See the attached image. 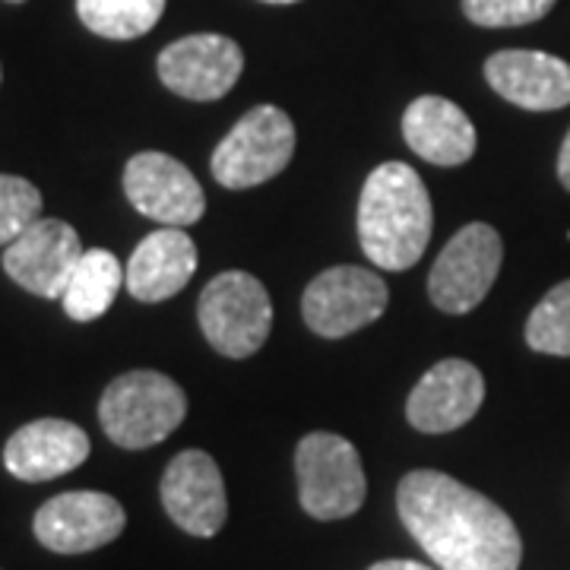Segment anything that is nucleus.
I'll return each mask as SVG.
<instances>
[{"mask_svg": "<svg viewBox=\"0 0 570 570\" xmlns=\"http://www.w3.org/2000/svg\"><path fill=\"white\" fill-rule=\"evenodd\" d=\"M264 3H295V0H264Z\"/></svg>", "mask_w": 570, "mask_h": 570, "instance_id": "nucleus-26", "label": "nucleus"}, {"mask_svg": "<svg viewBox=\"0 0 570 570\" xmlns=\"http://www.w3.org/2000/svg\"><path fill=\"white\" fill-rule=\"evenodd\" d=\"M127 527L121 501L105 491H63L48 498L32 520V532L55 554H86L115 542Z\"/></svg>", "mask_w": 570, "mask_h": 570, "instance_id": "nucleus-9", "label": "nucleus"}, {"mask_svg": "<svg viewBox=\"0 0 570 570\" xmlns=\"http://www.w3.org/2000/svg\"><path fill=\"white\" fill-rule=\"evenodd\" d=\"M504 264V242L485 223L460 228L428 273V298L444 314H469L485 302Z\"/></svg>", "mask_w": 570, "mask_h": 570, "instance_id": "nucleus-7", "label": "nucleus"}, {"mask_svg": "<svg viewBox=\"0 0 570 570\" xmlns=\"http://www.w3.org/2000/svg\"><path fill=\"white\" fill-rule=\"evenodd\" d=\"M367 570H434L428 564H419V561H406V558H390V561H377Z\"/></svg>", "mask_w": 570, "mask_h": 570, "instance_id": "nucleus-24", "label": "nucleus"}, {"mask_svg": "<svg viewBox=\"0 0 570 570\" xmlns=\"http://www.w3.org/2000/svg\"><path fill=\"white\" fill-rule=\"evenodd\" d=\"M121 285L124 266L111 250H105V247L82 250L80 264H77L61 295L67 317L80 321V324H89V321L102 317L105 311L115 305Z\"/></svg>", "mask_w": 570, "mask_h": 570, "instance_id": "nucleus-19", "label": "nucleus"}, {"mask_svg": "<svg viewBox=\"0 0 570 570\" xmlns=\"http://www.w3.org/2000/svg\"><path fill=\"white\" fill-rule=\"evenodd\" d=\"M431 197L415 168L384 163L367 175L358 200V242L365 257L384 269L419 264L431 242Z\"/></svg>", "mask_w": 570, "mask_h": 570, "instance_id": "nucleus-2", "label": "nucleus"}, {"mask_svg": "<svg viewBox=\"0 0 570 570\" xmlns=\"http://www.w3.org/2000/svg\"><path fill=\"white\" fill-rule=\"evenodd\" d=\"M10 3H22V0H10Z\"/></svg>", "mask_w": 570, "mask_h": 570, "instance_id": "nucleus-27", "label": "nucleus"}, {"mask_svg": "<svg viewBox=\"0 0 570 570\" xmlns=\"http://www.w3.org/2000/svg\"><path fill=\"white\" fill-rule=\"evenodd\" d=\"M409 535L441 570H520L523 539L491 498L438 469H415L396 489Z\"/></svg>", "mask_w": 570, "mask_h": 570, "instance_id": "nucleus-1", "label": "nucleus"}, {"mask_svg": "<svg viewBox=\"0 0 570 570\" xmlns=\"http://www.w3.org/2000/svg\"><path fill=\"white\" fill-rule=\"evenodd\" d=\"M197 321L206 343L225 358H247L261 352L273 326V302L257 276L245 269L219 273L200 292Z\"/></svg>", "mask_w": 570, "mask_h": 570, "instance_id": "nucleus-5", "label": "nucleus"}, {"mask_svg": "<svg viewBox=\"0 0 570 570\" xmlns=\"http://www.w3.org/2000/svg\"><path fill=\"white\" fill-rule=\"evenodd\" d=\"M156 67L165 89H171L175 96L190 102H216L238 82L245 70V55L232 39L200 32L171 41Z\"/></svg>", "mask_w": 570, "mask_h": 570, "instance_id": "nucleus-11", "label": "nucleus"}, {"mask_svg": "<svg viewBox=\"0 0 570 570\" xmlns=\"http://www.w3.org/2000/svg\"><path fill=\"white\" fill-rule=\"evenodd\" d=\"M165 0H77L82 26L102 39L130 41L163 20Z\"/></svg>", "mask_w": 570, "mask_h": 570, "instance_id": "nucleus-20", "label": "nucleus"}, {"mask_svg": "<svg viewBox=\"0 0 570 570\" xmlns=\"http://www.w3.org/2000/svg\"><path fill=\"white\" fill-rule=\"evenodd\" d=\"M558 0H463L469 22L485 29H510L546 20Z\"/></svg>", "mask_w": 570, "mask_h": 570, "instance_id": "nucleus-23", "label": "nucleus"}, {"mask_svg": "<svg viewBox=\"0 0 570 570\" xmlns=\"http://www.w3.org/2000/svg\"><path fill=\"white\" fill-rule=\"evenodd\" d=\"M485 80L501 99L527 111H558L570 105V63L546 51H498L485 61Z\"/></svg>", "mask_w": 570, "mask_h": 570, "instance_id": "nucleus-16", "label": "nucleus"}, {"mask_svg": "<svg viewBox=\"0 0 570 570\" xmlns=\"http://www.w3.org/2000/svg\"><path fill=\"white\" fill-rule=\"evenodd\" d=\"M527 346L542 355H570V279L558 283L532 307L527 321Z\"/></svg>", "mask_w": 570, "mask_h": 570, "instance_id": "nucleus-21", "label": "nucleus"}, {"mask_svg": "<svg viewBox=\"0 0 570 570\" xmlns=\"http://www.w3.org/2000/svg\"><path fill=\"white\" fill-rule=\"evenodd\" d=\"M41 219L39 187L17 175H0V247L13 245L29 225Z\"/></svg>", "mask_w": 570, "mask_h": 570, "instance_id": "nucleus-22", "label": "nucleus"}, {"mask_svg": "<svg viewBox=\"0 0 570 570\" xmlns=\"http://www.w3.org/2000/svg\"><path fill=\"white\" fill-rule=\"evenodd\" d=\"M295 153V124L276 105H257L228 130L213 153V178L228 190H247L283 175Z\"/></svg>", "mask_w": 570, "mask_h": 570, "instance_id": "nucleus-6", "label": "nucleus"}, {"mask_svg": "<svg viewBox=\"0 0 570 570\" xmlns=\"http://www.w3.org/2000/svg\"><path fill=\"white\" fill-rule=\"evenodd\" d=\"M80 257L82 245L73 225L63 219H39L13 245H7L0 266L26 292L39 298H61Z\"/></svg>", "mask_w": 570, "mask_h": 570, "instance_id": "nucleus-13", "label": "nucleus"}, {"mask_svg": "<svg viewBox=\"0 0 570 570\" xmlns=\"http://www.w3.org/2000/svg\"><path fill=\"white\" fill-rule=\"evenodd\" d=\"M187 415L184 390L163 371H127L105 387L99 422L111 444L146 450L163 444Z\"/></svg>", "mask_w": 570, "mask_h": 570, "instance_id": "nucleus-3", "label": "nucleus"}, {"mask_svg": "<svg viewBox=\"0 0 570 570\" xmlns=\"http://www.w3.org/2000/svg\"><path fill=\"white\" fill-rule=\"evenodd\" d=\"M0 80H3V70H0Z\"/></svg>", "mask_w": 570, "mask_h": 570, "instance_id": "nucleus-28", "label": "nucleus"}, {"mask_svg": "<svg viewBox=\"0 0 570 570\" xmlns=\"http://www.w3.org/2000/svg\"><path fill=\"white\" fill-rule=\"evenodd\" d=\"M159 494L171 523L187 535L209 539L228 520L223 472L206 450H181L165 469Z\"/></svg>", "mask_w": 570, "mask_h": 570, "instance_id": "nucleus-12", "label": "nucleus"}, {"mask_svg": "<svg viewBox=\"0 0 570 570\" xmlns=\"http://www.w3.org/2000/svg\"><path fill=\"white\" fill-rule=\"evenodd\" d=\"M387 305V283L365 266H330L302 295L305 324L324 340H343L371 326L384 317Z\"/></svg>", "mask_w": 570, "mask_h": 570, "instance_id": "nucleus-8", "label": "nucleus"}, {"mask_svg": "<svg viewBox=\"0 0 570 570\" xmlns=\"http://www.w3.org/2000/svg\"><path fill=\"white\" fill-rule=\"evenodd\" d=\"M89 434L67 419H39L10 434L3 444V466L20 482H51L86 463Z\"/></svg>", "mask_w": 570, "mask_h": 570, "instance_id": "nucleus-15", "label": "nucleus"}, {"mask_svg": "<svg viewBox=\"0 0 570 570\" xmlns=\"http://www.w3.org/2000/svg\"><path fill=\"white\" fill-rule=\"evenodd\" d=\"M558 178H561V184L570 190V130L568 137H564V142H561V153H558Z\"/></svg>", "mask_w": 570, "mask_h": 570, "instance_id": "nucleus-25", "label": "nucleus"}, {"mask_svg": "<svg viewBox=\"0 0 570 570\" xmlns=\"http://www.w3.org/2000/svg\"><path fill=\"white\" fill-rule=\"evenodd\" d=\"M403 137L415 156L441 168L466 165L479 142L466 111L441 96H422L409 105L403 115Z\"/></svg>", "mask_w": 570, "mask_h": 570, "instance_id": "nucleus-18", "label": "nucleus"}, {"mask_svg": "<svg viewBox=\"0 0 570 570\" xmlns=\"http://www.w3.org/2000/svg\"><path fill=\"white\" fill-rule=\"evenodd\" d=\"M130 206L168 228L194 225L206 213V197L194 171L165 153H137L124 168Z\"/></svg>", "mask_w": 570, "mask_h": 570, "instance_id": "nucleus-10", "label": "nucleus"}, {"mask_svg": "<svg viewBox=\"0 0 570 570\" xmlns=\"http://www.w3.org/2000/svg\"><path fill=\"white\" fill-rule=\"evenodd\" d=\"M485 403L482 371L463 358H444L428 367L409 393L406 419L422 434H448L475 419Z\"/></svg>", "mask_w": 570, "mask_h": 570, "instance_id": "nucleus-14", "label": "nucleus"}, {"mask_svg": "<svg viewBox=\"0 0 570 570\" xmlns=\"http://www.w3.org/2000/svg\"><path fill=\"white\" fill-rule=\"evenodd\" d=\"M194 273H197V245L184 228L165 225L159 232L146 235L130 254V264L124 266V285L137 302L156 305L178 295Z\"/></svg>", "mask_w": 570, "mask_h": 570, "instance_id": "nucleus-17", "label": "nucleus"}, {"mask_svg": "<svg viewBox=\"0 0 570 570\" xmlns=\"http://www.w3.org/2000/svg\"><path fill=\"white\" fill-rule=\"evenodd\" d=\"M295 479L302 510L314 520H346L365 504L367 482L362 456L340 434H305L295 450Z\"/></svg>", "mask_w": 570, "mask_h": 570, "instance_id": "nucleus-4", "label": "nucleus"}]
</instances>
